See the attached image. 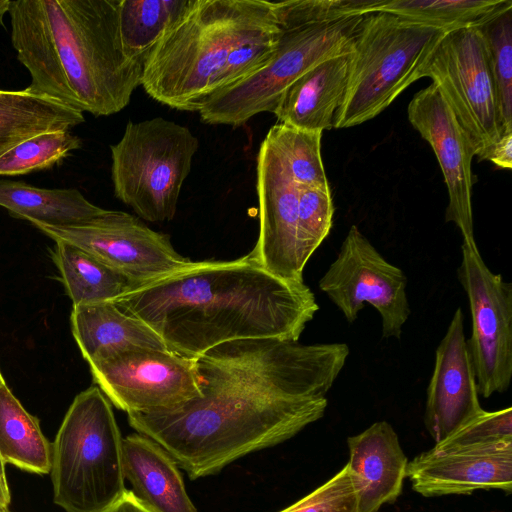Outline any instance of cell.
<instances>
[{"mask_svg": "<svg viewBox=\"0 0 512 512\" xmlns=\"http://www.w3.org/2000/svg\"><path fill=\"white\" fill-rule=\"evenodd\" d=\"M113 303L152 328L169 351L192 359L234 340L298 341L319 309L304 281L279 278L249 254L192 262Z\"/></svg>", "mask_w": 512, "mask_h": 512, "instance_id": "1", "label": "cell"}, {"mask_svg": "<svg viewBox=\"0 0 512 512\" xmlns=\"http://www.w3.org/2000/svg\"><path fill=\"white\" fill-rule=\"evenodd\" d=\"M121 0H13L11 42L28 92L79 112H120L141 85L145 58L125 44Z\"/></svg>", "mask_w": 512, "mask_h": 512, "instance_id": "2", "label": "cell"}, {"mask_svg": "<svg viewBox=\"0 0 512 512\" xmlns=\"http://www.w3.org/2000/svg\"><path fill=\"white\" fill-rule=\"evenodd\" d=\"M276 26L271 1L187 0L148 51L141 86L163 105L199 112L231 51Z\"/></svg>", "mask_w": 512, "mask_h": 512, "instance_id": "3", "label": "cell"}, {"mask_svg": "<svg viewBox=\"0 0 512 512\" xmlns=\"http://www.w3.org/2000/svg\"><path fill=\"white\" fill-rule=\"evenodd\" d=\"M381 0H285L275 3L279 28L272 58L259 71L210 94L199 110L210 125L241 126L273 113L283 92L320 62L352 51L365 14Z\"/></svg>", "mask_w": 512, "mask_h": 512, "instance_id": "4", "label": "cell"}, {"mask_svg": "<svg viewBox=\"0 0 512 512\" xmlns=\"http://www.w3.org/2000/svg\"><path fill=\"white\" fill-rule=\"evenodd\" d=\"M123 438L111 402L97 387L69 406L51 450L53 501L65 512H103L127 490Z\"/></svg>", "mask_w": 512, "mask_h": 512, "instance_id": "5", "label": "cell"}, {"mask_svg": "<svg viewBox=\"0 0 512 512\" xmlns=\"http://www.w3.org/2000/svg\"><path fill=\"white\" fill-rule=\"evenodd\" d=\"M445 32L388 12L365 14L353 42L347 90L334 128L373 119L422 78Z\"/></svg>", "mask_w": 512, "mask_h": 512, "instance_id": "6", "label": "cell"}, {"mask_svg": "<svg viewBox=\"0 0 512 512\" xmlns=\"http://www.w3.org/2000/svg\"><path fill=\"white\" fill-rule=\"evenodd\" d=\"M198 146L191 130L174 121H128L110 146L115 196L143 220H172Z\"/></svg>", "mask_w": 512, "mask_h": 512, "instance_id": "7", "label": "cell"}, {"mask_svg": "<svg viewBox=\"0 0 512 512\" xmlns=\"http://www.w3.org/2000/svg\"><path fill=\"white\" fill-rule=\"evenodd\" d=\"M467 135L475 156L504 133L483 38L474 27L445 32L422 69Z\"/></svg>", "mask_w": 512, "mask_h": 512, "instance_id": "8", "label": "cell"}, {"mask_svg": "<svg viewBox=\"0 0 512 512\" xmlns=\"http://www.w3.org/2000/svg\"><path fill=\"white\" fill-rule=\"evenodd\" d=\"M458 279L469 301L467 340L479 395L505 392L512 378V285L485 264L475 240H463Z\"/></svg>", "mask_w": 512, "mask_h": 512, "instance_id": "9", "label": "cell"}, {"mask_svg": "<svg viewBox=\"0 0 512 512\" xmlns=\"http://www.w3.org/2000/svg\"><path fill=\"white\" fill-rule=\"evenodd\" d=\"M407 278L389 263L356 225H352L338 256L319 280V288L353 323L364 303L378 310L382 337L400 339L410 315Z\"/></svg>", "mask_w": 512, "mask_h": 512, "instance_id": "10", "label": "cell"}, {"mask_svg": "<svg viewBox=\"0 0 512 512\" xmlns=\"http://www.w3.org/2000/svg\"><path fill=\"white\" fill-rule=\"evenodd\" d=\"M97 387L118 409H172L200 395L196 359L169 350L134 347L89 364Z\"/></svg>", "mask_w": 512, "mask_h": 512, "instance_id": "11", "label": "cell"}, {"mask_svg": "<svg viewBox=\"0 0 512 512\" xmlns=\"http://www.w3.org/2000/svg\"><path fill=\"white\" fill-rule=\"evenodd\" d=\"M33 225L55 242L85 250L139 285L193 262L175 250L167 234L150 229L140 218L123 211L105 209L74 226Z\"/></svg>", "mask_w": 512, "mask_h": 512, "instance_id": "12", "label": "cell"}, {"mask_svg": "<svg viewBox=\"0 0 512 512\" xmlns=\"http://www.w3.org/2000/svg\"><path fill=\"white\" fill-rule=\"evenodd\" d=\"M256 191L259 233L249 256L279 278L304 281L297 259V183L265 138L257 154Z\"/></svg>", "mask_w": 512, "mask_h": 512, "instance_id": "13", "label": "cell"}, {"mask_svg": "<svg viewBox=\"0 0 512 512\" xmlns=\"http://www.w3.org/2000/svg\"><path fill=\"white\" fill-rule=\"evenodd\" d=\"M408 119L433 149L448 191L446 222H453L463 240H475L472 187V145L437 87L417 92L408 105Z\"/></svg>", "mask_w": 512, "mask_h": 512, "instance_id": "14", "label": "cell"}, {"mask_svg": "<svg viewBox=\"0 0 512 512\" xmlns=\"http://www.w3.org/2000/svg\"><path fill=\"white\" fill-rule=\"evenodd\" d=\"M483 411L464 334V316L458 308L436 349L427 388L425 427L435 444H439Z\"/></svg>", "mask_w": 512, "mask_h": 512, "instance_id": "15", "label": "cell"}, {"mask_svg": "<svg viewBox=\"0 0 512 512\" xmlns=\"http://www.w3.org/2000/svg\"><path fill=\"white\" fill-rule=\"evenodd\" d=\"M406 477L424 497L512 492V442L448 451L430 449L408 462Z\"/></svg>", "mask_w": 512, "mask_h": 512, "instance_id": "16", "label": "cell"}, {"mask_svg": "<svg viewBox=\"0 0 512 512\" xmlns=\"http://www.w3.org/2000/svg\"><path fill=\"white\" fill-rule=\"evenodd\" d=\"M348 467L357 497V512H378L402 493L408 459L386 421L373 423L347 439Z\"/></svg>", "mask_w": 512, "mask_h": 512, "instance_id": "17", "label": "cell"}, {"mask_svg": "<svg viewBox=\"0 0 512 512\" xmlns=\"http://www.w3.org/2000/svg\"><path fill=\"white\" fill-rule=\"evenodd\" d=\"M351 52L315 65L283 92L273 114L278 123L310 131L334 128L345 98Z\"/></svg>", "mask_w": 512, "mask_h": 512, "instance_id": "18", "label": "cell"}, {"mask_svg": "<svg viewBox=\"0 0 512 512\" xmlns=\"http://www.w3.org/2000/svg\"><path fill=\"white\" fill-rule=\"evenodd\" d=\"M123 471L137 498L155 512H198L178 465L158 443L140 434L123 439Z\"/></svg>", "mask_w": 512, "mask_h": 512, "instance_id": "19", "label": "cell"}, {"mask_svg": "<svg viewBox=\"0 0 512 512\" xmlns=\"http://www.w3.org/2000/svg\"><path fill=\"white\" fill-rule=\"evenodd\" d=\"M70 319L72 334L88 364L134 347L168 350L152 328L113 302L75 306Z\"/></svg>", "mask_w": 512, "mask_h": 512, "instance_id": "20", "label": "cell"}, {"mask_svg": "<svg viewBox=\"0 0 512 512\" xmlns=\"http://www.w3.org/2000/svg\"><path fill=\"white\" fill-rule=\"evenodd\" d=\"M83 122L82 112L47 96L0 89V157L37 134L71 130Z\"/></svg>", "mask_w": 512, "mask_h": 512, "instance_id": "21", "label": "cell"}, {"mask_svg": "<svg viewBox=\"0 0 512 512\" xmlns=\"http://www.w3.org/2000/svg\"><path fill=\"white\" fill-rule=\"evenodd\" d=\"M0 206L14 217L50 226L79 225L105 210L74 188L46 189L10 180H0Z\"/></svg>", "mask_w": 512, "mask_h": 512, "instance_id": "22", "label": "cell"}, {"mask_svg": "<svg viewBox=\"0 0 512 512\" xmlns=\"http://www.w3.org/2000/svg\"><path fill=\"white\" fill-rule=\"evenodd\" d=\"M52 258L73 307L114 302L139 284L85 250L56 241Z\"/></svg>", "mask_w": 512, "mask_h": 512, "instance_id": "23", "label": "cell"}, {"mask_svg": "<svg viewBox=\"0 0 512 512\" xmlns=\"http://www.w3.org/2000/svg\"><path fill=\"white\" fill-rule=\"evenodd\" d=\"M52 443L44 436L37 417L30 414L7 384L0 387V458L29 473L51 470Z\"/></svg>", "mask_w": 512, "mask_h": 512, "instance_id": "24", "label": "cell"}, {"mask_svg": "<svg viewBox=\"0 0 512 512\" xmlns=\"http://www.w3.org/2000/svg\"><path fill=\"white\" fill-rule=\"evenodd\" d=\"M507 0H382L376 11L388 12L444 31L474 27Z\"/></svg>", "mask_w": 512, "mask_h": 512, "instance_id": "25", "label": "cell"}, {"mask_svg": "<svg viewBox=\"0 0 512 512\" xmlns=\"http://www.w3.org/2000/svg\"><path fill=\"white\" fill-rule=\"evenodd\" d=\"M487 53L496 106L504 132L512 131V1L476 26Z\"/></svg>", "mask_w": 512, "mask_h": 512, "instance_id": "26", "label": "cell"}, {"mask_svg": "<svg viewBox=\"0 0 512 512\" xmlns=\"http://www.w3.org/2000/svg\"><path fill=\"white\" fill-rule=\"evenodd\" d=\"M321 131L277 123L265 139L285 162L297 184L330 189L321 156Z\"/></svg>", "mask_w": 512, "mask_h": 512, "instance_id": "27", "label": "cell"}, {"mask_svg": "<svg viewBox=\"0 0 512 512\" xmlns=\"http://www.w3.org/2000/svg\"><path fill=\"white\" fill-rule=\"evenodd\" d=\"M187 0H121V31L127 47L146 58L166 27Z\"/></svg>", "mask_w": 512, "mask_h": 512, "instance_id": "28", "label": "cell"}, {"mask_svg": "<svg viewBox=\"0 0 512 512\" xmlns=\"http://www.w3.org/2000/svg\"><path fill=\"white\" fill-rule=\"evenodd\" d=\"M80 147L81 139L71 130L37 134L0 157V176H18L48 169Z\"/></svg>", "mask_w": 512, "mask_h": 512, "instance_id": "29", "label": "cell"}, {"mask_svg": "<svg viewBox=\"0 0 512 512\" xmlns=\"http://www.w3.org/2000/svg\"><path fill=\"white\" fill-rule=\"evenodd\" d=\"M297 259L301 270L328 236L334 214L330 189L297 184Z\"/></svg>", "mask_w": 512, "mask_h": 512, "instance_id": "30", "label": "cell"}, {"mask_svg": "<svg viewBox=\"0 0 512 512\" xmlns=\"http://www.w3.org/2000/svg\"><path fill=\"white\" fill-rule=\"evenodd\" d=\"M278 33L277 24L275 28L264 31L234 48L216 77L210 94L266 66L274 54Z\"/></svg>", "mask_w": 512, "mask_h": 512, "instance_id": "31", "label": "cell"}, {"mask_svg": "<svg viewBox=\"0 0 512 512\" xmlns=\"http://www.w3.org/2000/svg\"><path fill=\"white\" fill-rule=\"evenodd\" d=\"M512 442V408L483 411L443 442L435 444V451H448Z\"/></svg>", "mask_w": 512, "mask_h": 512, "instance_id": "32", "label": "cell"}, {"mask_svg": "<svg viewBox=\"0 0 512 512\" xmlns=\"http://www.w3.org/2000/svg\"><path fill=\"white\" fill-rule=\"evenodd\" d=\"M278 512H357L348 464L311 493Z\"/></svg>", "mask_w": 512, "mask_h": 512, "instance_id": "33", "label": "cell"}, {"mask_svg": "<svg viewBox=\"0 0 512 512\" xmlns=\"http://www.w3.org/2000/svg\"><path fill=\"white\" fill-rule=\"evenodd\" d=\"M477 158L479 161H490L503 169H511L512 131L504 133L496 142L487 147Z\"/></svg>", "mask_w": 512, "mask_h": 512, "instance_id": "34", "label": "cell"}, {"mask_svg": "<svg viewBox=\"0 0 512 512\" xmlns=\"http://www.w3.org/2000/svg\"><path fill=\"white\" fill-rule=\"evenodd\" d=\"M103 512H155L135 496L131 490L124 494Z\"/></svg>", "mask_w": 512, "mask_h": 512, "instance_id": "35", "label": "cell"}, {"mask_svg": "<svg viewBox=\"0 0 512 512\" xmlns=\"http://www.w3.org/2000/svg\"><path fill=\"white\" fill-rule=\"evenodd\" d=\"M11 503V492L9 488V483L7 476H4L0 473V508L4 510H9V505Z\"/></svg>", "mask_w": 512, "mask_h": 512, "instance_id": "36", "label": "cell"}, {"mask_svg": "<svg viewBox=\"0 0 512 512\" xmlns=\"http://www.w3.org/2000/svg\"><path fill=\"white\" fill-rule=\"evenodd\" d=\"M11 0H0V25H3L4 22V16L9 11Z\"/></svg>", "mask_w": 512, "mask_h": 512, "instance_id": "37", "label": "cell"}, {"mask_svg": "<svg viewBox=\"0 0 512 512\" xmlns=\"http://www.w3.org/2000/svg\"><path fill=\"white\" fill-rule=\"evenodd\" d=\"M5 380L0 372V387L5 384ZM0 473L4 476H6V470H5V465L3 464L1 458H0Z\"/></svg>", "mask_w": 512, "mask_h": 512, "instance_id": "38", "label": "cell"}, {"mask_svg": "<svg viewBox=\"0 0 512 512\" xmlns=\"http://www.w3.org/2000/svg\"><path fill=\"white\" fill-rule=\"evenodd\" d=\"M9 510H4L2 508H0V512H8Z\"/></svg>", "mask_w": 512, "mask_h": 512, "instance_id": "39", "label": "cell"}, {"mask_svg": "<svg viewBox=\"0 0 512 512\" xmlns=\"http://www.w3.org/2000/svg\"><path fill=\"white\" fill-rule=\"evenodd\" d=\"M8 512H10V511H8Z\"/></svg>", "mask_w": 512, "mask_h": 512, "instance_id": "40", "label": "cell"}]
</instances>
